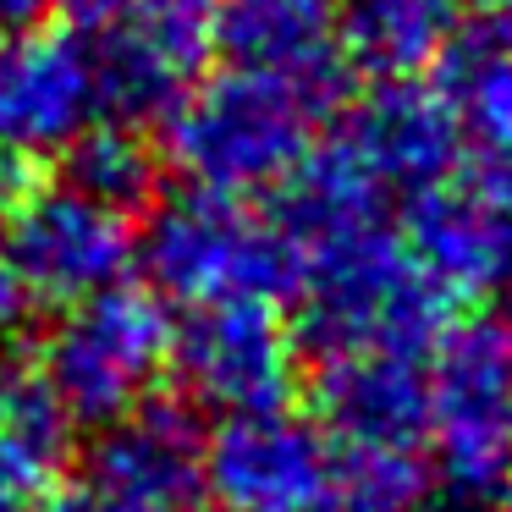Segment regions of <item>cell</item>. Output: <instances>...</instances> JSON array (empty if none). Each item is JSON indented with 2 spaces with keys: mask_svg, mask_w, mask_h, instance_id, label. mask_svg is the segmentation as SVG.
<instances>
[{
  "mask_svg": "<svg viewBox=\"0 0 512 512\" xmlns=\"http://www.w3.org/2000/svg\"><path fill=\"white\" fill-rule=\"evenodd\" d=\"M138 254L149 265L160 303L215 309V303H270L281 309L298 298L303 259L281 215L259 210L254 199L210 188H182L149 215Z\"/></svg>",
  "mask_w": 512,
  "mask_h": 512,
  "instance_id": "3957f363",
  "label": "cell"
},
{
  "mask_svg": "<svg viewBox=\"0 0 512 512\" xmlns=\"http://www.w3.org/2000/svg\"><path fill=\"white\" fill-rule=\"evenodd\" d=\"M298 259L303 281L292 336H298V353L320 364L358 353L430 358V347L452 325V303L430 287L391 215L303 237Z\"/></svg>",
  "mask_w": 512,
  "mask_h": 512,
  "instance_id": "6da1fadb",
  "label": "cell"
},
{
  "mask_svg": "<svg viewBox=\"0 0 512 512\" xmlns=\"http://www.w3.org/2000/svg\"><path fill=\"white\" fill-rule=\"evenodd\" d=\"M89 50L116 127L166 122L215 56V0H144Z\"/></svg>",
  "mask_w": 512,
  "mask_h": 512,
  "instance_id": "8fae6325",
  "label": "cell"
},
{
  "mask_svg": "<svg viewBox=\"0 0 512 512\" xmlns=\"http://www.w3.org/2000/svg\"><path fill=\"white\" fill-rule=\"evenodd\" d=\"M34 292L23 287V276H17L12 265H6V254H0V353L17 342V336L28 331V320H34Z\"/></svg>",
  "mask_w": 512,
  "mask_h": 512,
  "instance_id": "44dd1931",
  "label": "cell"
},
{
  "mask_svg": "<svg viewBox=\"0 0 512 512\" xmlns=\"http://www.w3.org/2000/svg\"><path fill=\"white\" fill-rule=\"evenodd\" d=\"M39 6H45V0H0V23H6V28L17 34V28H28V23H34V12H39Z\"/></svg>",
  "mask_w": 512,
  "mask_h": 512,
  "instance_id": "cb8c5ba5",
  "label": "cell"
},
{
  "mask_svg": "<svg viewBox=\"0 0 512 512\" xmlns=\"http://www.w3.org/2000/svg\"><path fill=\"white\" fill-rule=\"evenodd\" d=\"M204 496L226 512H331V441L309 413H232L204 435Z\"/></svg>",
  "mask_w": 512,
  "mask_h": 512,
  "instance_id": "30bf717a",
  "label": "cell"
},
{
  "mask_svg": "<svg viewBox=\"0 0 512 512\" xmlns=\"http://www.w3.org/2000/svg\"><path fill=\"white\" fill-rule=\"evenodd\" d=\"M463 6H474L479 17H496V23H512V0H463Z\"/></svg>",
  "mask_w": 512,
  "mask_h": 512,
  "instance_id": "d4e9b609",
  "label": "cell"
},
{
  "mask_svg": "<svg viewBox=\"0 0 512 512\" xmlns=\"http://www.w3.org/2000/svg\"><path fill=\"white\" fill-rule=\"evenodd\" d=\"M17 199H23V171L12 166V160L0 155V226L12 221V210H17Z\"/></svg>",
  "mask_w": 512,
  "mask_h": 512,
  "instance_id": "603a6c76",
  "label": "cell"
},
{
  "mask_svg": "<svg viewBox=\"0 0 512 512\" xmlns=\"http://www.w3.org/2000/svg\"><path fill=\"white\" fill-rule=\"evenodd\" d=\"M424 457L463 507H490L512 485V325L463 320L430 347Z\"/></svg>",
  "mask_w": 512,
  "mask_h": 512,
  "instance_id": "277c9868",
  "label": "cell"
},
{
  "mask_svg": "<svg viewBox=\"0 0 512 512\" xmlns=\"http://www.w3.org/2000/svg\"><path fill=\"white\" fill-rule=\"evenodd\" d=\"M463 28V0H336V50L347 72L419 83Z\"/></svg>",
  "mask_w": 512,
  "mask_h": 512,
  "instance_id": "9a60e30c",
  "label": "cell"
},
{
  "mask_svg": "<svg viewBox=\"0 0 512 512\" xmlns=\"http://www.w3.org/2000/svg\"><path fill=\"white\" fill-rule=\"evenodd\" d=\"M331 133L358 155V166L391 193V199H419L435 182H446L463 160L446 100L435 83H375L364 100H353L331 122Z\"/></svg>",
  "mask_w": 512,
  "mask_h": 512,
  "instance_id": "7c38bea8",
  "label": "cell"
},
{
  "mask_svg": "<svg viewBox=\"0 0 512 512\" xmlns=\"http://www.w3.org/2000/svg\"><path fill=\"white\" fill-rule=\"evenodd\" d=\"M171 369V314L149 287H122L67 309L45 336L34 375L72 424H122Z\"/></svg>",
  "mask_w": 512,
  "mask_h": 512,
  "instance_id": "5b68a950",
  "label": "cell"
},
{
  "mask_svg": "<svg viewBox=\"0 0 512 512\" xmlns=\"http://www.w3.org/2000/svg\"><path fill=\"white\" fill-rule=\"evenodd\" d=\"M402 237L446 303L512 298V144H468L452 177L408 199Z\"/></svg>",
  "mask_w": 512,
  "mask_h": 512,
  "instance_id": "8992f818",
  "label": "cell"
},
{
  "mask_svg": "<svg viewBox=\"0 0 512 512\" xmlns=\"http://www.w3.org/2000/svg\"><path fill=\"white\" fill-rule=\"evenodd\" d=\"M435 94L468 144H512V23L474 17L435 61Z\"/></svg>",
  "mask_w": 512,
  "mask_h": 512,
  "instance_id": "e0dca14e",
  "label": "cell"
},
{
  "mask_svg": "<svg viewBox=\"0 0 512 512\" xmlns=\"http://www.w3.org/2000/svg\"><path fill=\"white\" fill-rule=\"evenodd\" d=\"M325 116L331 100L298 83L221 67L204 72L166 116V155L188 171V188L254 199L287 188V177L320 138Z\"/></svg>",
  "mask_w": 512,
  "mask_h": 512,
  "instance_id": "7a4b0ae2",
  "label": "cell"
},
{
  "mask_svg": "<svg viewBox=\"0 0 512 512\" xmlns=\"http://www.w3.org/2000/svg\"><path fill=\"white\" fill-rule=\"evenodd\" d=\"M314 424L325 441L358 446H413L424 452L430 413V358L408 353H358L331 358L314 375Z\"/></svg>",
  "mask_w": 512,
  "mask_h": 512,
  "instance_id": "5bb4252c",
  "label": "cell"
},
{
  "mask_svg": "<svg viewBox=\"0 0 512 512\" xmlns=\"http://www.w3.org/2000/svg\"><path fill=\"white\" fill-rule=\"evenodd\" d=\"M0 254L23 276L34 303H56L61 314L100 292L122 287L138 259V232L133 215L116 204L83 193L78 182L34 188L17 199L12 221L0 226Z\"/></svg>",
  "mask_w": 512,
  "mask_h": 512,
  "instance_id": "52a82bcc",
  "label": "cell"
},
{
  "mask_svg": "<svg viewBox=\"0 0 512 512\" xmlns=\"http://www.w3.org/2000/svg\"><path fill=\"white\" fill-rule=\"evenodd\" d=\"M430 479V457L413 446L331 441V512H419Z\"/></svg>",
  "mask_w": 512,
  "mask_h": 512,
  "instance_id": "ac0fdd59",
  "label": "cell"
},
{
  "mask_svg": "<svg viewBox=\"0 0 512 512\" xmlns=\"http://www.w3.org/2000/svg\"><path fill=\"white\" fill-rule=\"evenodd\" d=\"M171 375L221 419L281 408L298 375V336L270 303L182 309L171 320Z\"/></svg>",
  "mask_w": 512,
  "mask_h": 512,
  "instance_id": "9c48e42d",
  "label": "cell"
},
{
  "mask_svg": "<svg viewBox=\"0 0 512 512\" xmlns=\"http://www.w3.org/2000/svg\"><path fill=\"white\" fill-rule=\"evenodd\" d=\"M105 116L100 67L83 34L67 23H28L0 39V155L72 160Z\"/></svg>",
  "mask_w": 512,
  "mask_h": 512,
  "instance_id": "ba28073f",
  "label": "cell"
},
{
  "mask_svg": "<svg viewBox=\"0 0 512 512\" xmlns=\"http://www.w3.org/2000/svg\"><path fill=\"white\" fill-rule=\"evenodd\" d=\"M56 6H61V17H67L72 34L94 39V34H105L111 23H122L133 6H144V0H56Z\"/></svg>",
  "mask_w": 512,
  "mask_h": 512,
  "instance_id": "7402d4cb",
  "label": "cell"
},
{
  "mask_svg": "<svg viewBox=\"0 0 512 512\" xmlns=\"http://www.w3.org/2000/svg\"><path fill=\"white\" fill-rule=\"evenodd\" d=\"M67 182H78L83 193H94V199L133 215V204H144L149 188H155V149L138 138V127L105 122L100 133H89L78 144Z\"/></svg>",
  "mask_w": 512,
  "mask_h": 512,
  "instance_id": "d6986e66",
  "label": "cell"
},
{
  "mask_svg": "<svg viewBox=\"0 0 512 512\" xmlns=\"http://www.w3.org/2000/svg\"><path fill=\"white\" fill-rule=\"evenodd\" d=\"M72 419L34 369L0 364V512H50L67 490Z\"/></svg>",
  "mask_w": 512,
  "mask_h": 512,
  "instance_id": "2e32d148",
  "label": "cell"
},
{
  "mask_svg": "<svg viewBox=\"0 0 512 512\" xmlns=\"http://www.w3.org/2000/svg\"><path fill=\"white\" fill-rule=\"evenodd\" d=\"M50 512H199V501L144 490V485H122V479H105L94 468H83V479L61 490Z\"/></svg>",
  "mask_w": 512,
  "mask_h": 512,
  "instance_id": "ffe728a7",
  "label": "cell"
},
{
  "mask_svg": "<svg viewBox=\"0 0 512 512\" xmlns=\"http://www.w3.org/2000/svg\"><path fill=\"white\" fill-rule=\"evenodd\" d=\"M215 50L226 67L298 83L336 105L342 50H336V0H215Z\"/></svg>",
  "mask_w": 512,
  "mask_h": 512,
  "instance_id": "4fadbf2b",
  "label": "cell"
}]
</instances>
